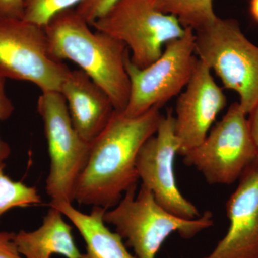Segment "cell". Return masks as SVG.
Listing matches in <instances>:
<instances>
[{"instance_id": "obj_22", "label": "cell", "mask_w": 258, "mask_h": 258, "mask_svg": "<svg viewBox=\"0 0 258 258\" xmlns=\"http://www.w3.org/2000/svg\"><path fill=\"white\" fill-rule=\"evenodd\" d=\"M14 232L0 231V258H25L15 242Z\"/></svg>"}, {"instance_id": "obj_24", "label": "cell", "mask_w": 258, "mask_h": 258, "mask_svg": "<svg viewBox=\"0 0 258 258\" xmlns=\"http://www.w3.org/2000/svg\"><path fill=\"white\" fill-rule=\"evenodd\" d=\"M249 13L258 23V0H249Z\"/></svg>"}, {"instance_id": "obj_17", "label": "cell", "mask_w": 258, "mask_h": 258, "mask_svg": "<svg viewBox=\"0 0 258 258\" xmlns=\"http://www.w3.org/2000/svg\"><path fill=\"white\" fill-rule=\"evenodd\" d=\"M0 165V217L13 208H28L42 203L36 188L14 181L5 174Z\"/></svg>"}, {"instance_id": "obj_23", "label": "cell", "mask_w": 258, "mask_h": 258, "mask_svg": "<svg viewBox=\"0 0 258 258\" xmlns=\"http://www.w3.org/2000/svg\"><path fill=\"white\" fill-rule=\"evenodd\" d=\"M248 124L251 136L258 151V102L249 113Z\"/></svg>"}, {"instance_id": "obj_14", "label": "cell", "mask_w": 258, "mask_h": 258, "mask_svg": "<svg viewBox=\"0 0 258 258\" xmlns=\"http://www.w3.org/2000/svg\"><path fill=\"white\" fill-rule=\"evenodd\" d=\"M69 202H50L49 206L57 209L74 224L86 243L82 258H137L128 252L123 238L107 227L103 220L106 209L93 207L91 213L85 214Z\"/></svg>"}, {"instance_id": "obj_5", "label": "cell", "mask_w": 258, "mask_h": 258, "mask_svg": "<svg viewBox=\"0 0 258 258\" xmlns=\"http://www.w3.org/2000/svg\"><path fill=\"white\" fill-rule=\"evenodd\" d=\"M91 27L123 42L139 69L154 62L166 43L185 32L176 17L157 9L156 0H120Z\"/></svg>"}, {"instance_id": "obj_11", "label": "cell", "mask_w": 258, "mask_h": 258, "mask_svg": "<svg viewBox=\"0 0 258 258\" xmlns=\"http://www.w3.org/2000/svg\"><path fill=\"white\" fill-rule=\"evenodd\" d=\"M227 98L212 75L198 57L184 92L176 101L175 133L184 156L205 140L217 115L225 108Z\"/></svg>"}, {"instance_id": "obj_8", "label": "cell", "mask_w": 258, "mask_h": 258, "mask_svg": "<svg viewBox=\"0 0 258 258\" xmlns=\"http://www.w3.org/2000/svg\"><path fill=\"white\" fill-rule=\"evenodd\" d=\"M239 102L209 132L205 140L183 156L210 184L230 185L258 157L248 120Z\"/></svg>"}, {"instance_id": "obj_10", "label": "cell", "mask_w": 258, "mask_h": 258, "mask_svg": "<svg viewBox=\"0 0 258 258\" xmlns=\"http://www.w3.org/2000/svg\"><path fill=\"white\" fill-rule=\"evenodd\" d=\"M180 144L172 111L163 115L157 132L146 141L137 156V174L162 208L181 218L201 216L198 209L181 194L176 184L174 160Z\"/></svg>"}, {"instance_id": "obj_4", "label": "cell", "mask_w": 258, "mask_h": 258, "mask_svg": "<svg viewBox=\"0 0 258 258\" xmlns=\"http://www.w3.org/2000/svg\"><path fill=\"white\" fill-rule=\"evenodd\" d=\"M195 32V54L219 76L224 87L240 96L248 115L258 102V47L249 41L235 19L217 17Z\"/></svg>"}, {"instance_id": "obj_18", "label": "cell", "mask_w": 258, "mask_h": 258, "mask_svg": "<svg viewBox=\"0 0 258 258\" xmlns=\"http://www.w3.org/2000/svg\"><path fill=\"white\" fill-rule=\"evenodd\" d=\"M83 0H25L23 19L45 27L52 17L64 10L74 8Z\"/></svg>"}, {"instance_id": "obj_20", "label": "cell", "mask_w": 258, "mask_h": 258, "mask_svg": "<svg viewBox=\"0 0 258 258\" xmlns=\"http://www.w3.org/2000/svg\"><path fill=\"white\" fill-rule=\"evenodd\" d=\"M6 80L0 75V122L10 118L15 111L13 101L7 94L6 88H5ZM10 154H11V148L0 136V165L5 164V161L9 158Z\"/></svg>"}, {"instance_id": "obj_15", "label": "cell", "mask_w": 258, "mask_h": 258, "mask_svg": "<svg viewBox=\"0 0 258 258\" xmlns=\"http://www.w3.org/2000/svg\"><path fill=\"white\" fill-rule=\"evenodd\" d=\"M15 242L25 258H51L60 254L66 258H82L74 236L72 227L57 209L50 207L42 225L32 232L20 230L15 235Z\"/></svg>"}, {"instance_id": "obj_21", "label": "cell", "mask_w": 258, "mask_h": 258, "mask_svg": "<svg viewBox=\"0 0 258 258\" xmlns=\"http://www.w3.org/2000/svg\"><path fill=\"white\" fill-rule=\"evenodd\" d=\"M25 0H0V20L23 19Z\"/></svg>"}, {"instance_id": "obj_13", "label": "cell", "mask_w": 258, "mask_h": 258, "mask_svg": "<svg viewBox=\"0 0 258 258\" xmlns=\"http://www.w3.org/2000/svg\"><path fill=\"white\" fill-rule=\"evenodd\" d=\"M67 103L75 129L91 144L115 111L111 98L82 70H70L59 91Z\"/></svg>"}, {"instance_id": "obj_1", "label": "cell", "mask_w": 258, "mask_h": 258, "mask_svg": "<svg viewBox=\"0 0 258 258\" xmlns=\"http://www.w3.org/2000/svg\"><path fill=\"white\" fill-rule=\"evenodd\" d=\"M160 107L129 117L116 111L91 143L88 160L78 178L74 202L106 209L115 207L139 179L136 163L148 139L157 132Z\"/></svg>"}, {"instance_id": "obj_2", "label": "cell", "mask_w": 258, "mask_h": 258, "mask_svg": "<svg viewBox=\"0 0 258 258\" xmlns=\"http://www.w3.org/2000/svg\"><path fill=\"white\" fill-rule=\"evenodd\" d=\"M90 27L74 8L57 13L44 27L49 50L57 60L77 64L107 93L115 109L123 111L130 96L125 66L128 49L123 42Z\"/></svg>"}, {"instance_id": "obj_7", "label": "cell", "mask_w": 258, "mask_h": 258, "mask_svg": "<svg viewBox=\"0 0 258 258\" xmlns=\"http://www.w3.org/2000/svg\"><path fill=\"white\" fill-rule=\"evenodd\" d=\"M48 146L50 171L45 189L50 202H74L75 185L89 156L91 144L81 138L59 91L41 92L37 103Z\"/></svg>"}, {"instance_id": "obj_3", "label": "cell", "mask_w": 258, "mask_h": 258, "mask_svg": "<svg viewBox=\"0 0 258 258\" xmlns=\"http://www.w3.org/2000/svg\"><path fill=\"white\" fill-rule=\"evenodd\" d=\"M136 190L137 186L129 189L113 210H107L103 220L114 226L115 232L126 240L137 258H156L174 232L190 239L214 225L212 212L192 220L181 218L162 208L145 186L142 185L137 197Z\"/></svg>"}, {"instance_id": "obj_9", "label": "cell", "mask_w": 258, "mask_h": 258, "mask_svg": "<svg viewBox=\"0 0 258 258\" xmlns=\"http://www.w3.org/2000/svg\"><path fill=\"white\" fill-rule=\"evenodd\" d=\"M70 69L51 55L44 27L20 20H0V75L60 91Z\"/></svg>"}, {"instance_id": "obj_6", "label": "cell", "mask_w": 258, "mask_h": 258, "mask_svg": "<svg viewBox=\"0 0 258 258\" xmlns=\"http://www.w3.org/2000/svg\"><path fill=\"white\" fill-rule=\"evenodd\" d=\"M195 41V30L185 28L182 36L166 43L160 57L144 69L132 63L128 51L125 66L131 88L128 104L123 111L125 115L137 117L154 107L161 108L181 93L198 60Z\"/></svg>"}, {"instance_id": "obj_19", "label": "cell", "mask_w": 258, "mask_h": 258, "mask_svg": "<svg viewBox=\"0 0 258 258\" xmlns=\"http://www.w3.org/2000/svg\"><path fill=\"white\" fill-rule=\"evenodd\" d=\"M119 1L120 0H83L75 9L91 26Z\"/></svg>"}, {"instance_id": "obj_12", "label": "cell", "mask_w": 258, "mask_h": 258, "mask_svg": "<svg viewBox=\"0 0 258 258\" xmlns=\"http://www.w3.org/2000/svg\"><path fill=\"white\" fill-rule=\"evenodd\" d=\"M226 208L228 230L203 258H258V157L242 173Z\"/></svg>"}, {"instance_id": "obj_16", "label": "cell", "mask_w": 258, "mask_h": 258, "mask_svg": "<svg viewBox=\"0 0 258 258\" xmlns=\"http://www.w3.org/2000/svg\"><path fill=\"white\" fill-rule=\"evenodd\" d=\"M156 7L161 13L176 17L184 28L195 31L217 18L213 0H156Z\"/></svg>"}]
</instances>
